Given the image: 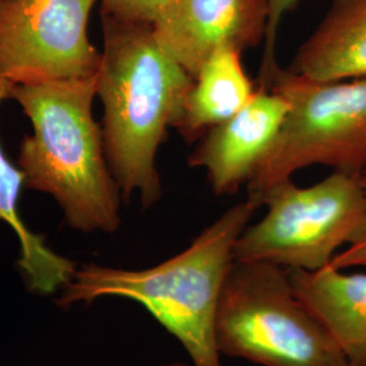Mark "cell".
I'll return each instance as SVG.
<instances>
[{
	"mask_svg": "<svg viewBox=\"0 0 366 366\" xmlns=\"http://www.w3.org/2000/svg\"><path fill=\"white\" fill-rule=\"evenodd\" d=\"M289 102L288 116L247 182L257 209L275 183L311 166L360 175L366 167V79L319 81L278 66L264 86Z\"/></svg>",
	"mask_w": 366,
	"mask_h": 366,
	"instance_id": "obj_5",
	"label": "cell"
},
{
	"mask_svg": "<svg viewBox=\"0 0 366 366\" xmlns=\"http://www.w3.org/2000/svg\"><path fill=\"white\" fill-rule=\"evenodd\" d=\"M262 205L264 216L249 222L237 240L236 261L317 272L330 266L366 220L360 175L340 171L307 187L292 179L275 183Z\"/></svg>",
	"mask_w": 366,
	"mask_h": 366,
	"instance_id": "obj_6",
	"label": "cell"
},
{
	"mask_svg": "<svg viewBox=\"0 0 366 366\" xmlns=\"http://www.w3.org/2000/svg\"><path fill=\"white\" fill-rule=\"evenodd\" d=\"M330 266L342 270L353 267L366 269V220L358 228L350 243L334 257Z\"/></svg>",
	"mask_w": 366,
	"mask_h": 366,
	"instance_id": "obj_16",
	"label": "cell"
},
{
	"mask_svg": "<svg viewBox=\"0 0 366 366\" xmlns=\"http://www.w3.org/2000/svg\"><path fill=\"white\" fill-rule=\"evenodd\" d=\"M95 97V76L16 86L13 99L33 127L19 147L18 167L25 187L52 197L69 228L114 234L122 196L92 116Z\"/></svg>",
	"mask_w": 366,
	"mask_h": 366,
	"instance_id": "obj_3",
	"label": "cell"
},
{
	"mask_svg": "<svg viewBox=\"0 0 366 366\" xmlns=\"http://www.w3.org/2000/svg\"><path fill=\"white\" fill-rule=\"evenodd\" d=\"M164 366H194L192 362H182V361H175V362H170L166 364Z\"/></svg>",
	"mask_w": 366,
	"mask_h": 366,
	"instance_id": "obj_18",
	"label": "cell"
},
{
	"mask_svg": "<svg viewBox=\"0 0 366 366\" xmlns=\"http://www.w3.org/2000/svg\"><path fill=\"white\" fill-rule=\"evenodd\" d=\"M360 181L362 183V186H364V189H365L366 192V167L362 170V172L360 174Z\"/></svg>",
	"mask_w": 366,
	"mask_h": 366,
	"instance_id": "obj_19",
	"label": "cell"
},
{
	"mask_svg": "<svg viewBox=\"0 0 366 366\" xmlns=\"http://www.w3.org/2000/svg\"><path fill=\"white\" fill-rule=\"evenodd\" d=\"M104 49L97 97L104 106L106 157L122 199L151 208L163 196L159 147L178 125L193 76L166 52L154 26L101 13Z\"/></svg>",
	"mask_w": 366,
	"mask_h": 366,
	"instance_id": "obj_1",
	"label": "cell"
},
{
	"mask_svg": "<svg viewBox=\"0 0 366 366\" xmlns=\"http://www.w3.org/2000/svg\"><path fill=\"white\" fill-rule=\"evenodd\" d=\"M266 0H172L154 25L160 46L194 78L220 46L244 52L264 41Z\"/></svg>",
	"mask_w": 366,
	"mask_h": 366,
	"instance_id": "obj_8",
	"label": "cell"
},
{
	"mask_svg": "<svg viewBox=\"0 0 366 366\" xmlns=\"http://www.w3.org/2000/svg\"><path fill=\"white\" fill-rule=\"evenodd\" d=\"M1 1H3V0H0V3H1Z\"/></svg>",
	"mask_w": 366,
	"mask_h": 366,
	"instance_id": "obj_20",
	"label": "cell"
},
{
	"mask_svg": "<svg viewBox=\"0 0 366 366\" xmlns=\"http://www.w3.org/2000/svg\"><path fill=\"white\" fill-rule=\"evenodd\" d=\"M295 292L327 328L352 366H366V273L327 266L288 270Z\"/></svg>",
	"mask_w": 366,
	"mask_h": 366,
	"instance_id": "obj_10",
	"label": "cell"
},
{
	"mask_svg": "<svg viewBox=\"0 0 366 366\" xmlns=\"http://www.w3.org/2000/svg\"><path fill=\"white\" fill-rule=\"evenodd\" d=\"M101 13L118 21L154 26L172 0H98Z\"/></svg>",
	"mask_w": 366,
	"mask_h": 366,
	"instance_id": "obj_14",
	"label": "cell"
},
{
	"mask_svg": "<svg viewBox=\"0 0 366 366\" xmlns=\"http://www.w3.org/2000/svg\"><path fill=\"white\" fill-rule=\"evenodd\" d=\"M267 9H269V19H267V29L266 36L263 41V53H262L261 71H259V86H264L266 80L273 74L277 66V56H275V48H277V34L278 29L284 19V16L292 11L299 0H266Z\"/></svg>",
	"mask_w": 366,
	"mask_h": 366,
	"instance_id": "obj_15",
	"label": "cell"
},
{
	"mask_svg": "<svg viewBox=\"0 0 366 366\" xmlns=\"http://www.w3.org/2000/svg\"><path fill=\"white\" fill-rule=\"evenodd\" d=\"M98 0H3L0 76L14 84L92 78L101 52L89 21Z\"/></svg>",
	"mask_w": 366,
	"mask_h": 366,
	"instance_id": "obj_7",
	"label": "cell"
},
{
	"mask_svg": "<svg viewBox=\"0 0 366 366\" xmlns=\"http://www.w3.org/2000/svg\"><path fill=\"white\" fill-rule=\"evenodd\" d=\"M24 187V172L7 159L0 144V222L7 224L18 239L15 266L29 293L54 299L74 278L78 263L53 251L45 236L29 229L19 212Z\"/></svg>",
	"mask_w": 366,
	"mask_h": 366,
	"instance_id": "obj_13",
	"label": "cell"
},
{
	"mask_svg": "<svg viewBox=\"0 0 366 366\" xmlns=\"http://www.w3.org/2000/svg\"><path fill=\"white\" fill-rule=\"evenodd\" d=\"M242 53L220 46L198 69L175 129L187 143L234 117L258 90L242 61Z\"/></svg>",
	"mask_w": 366,
	"mask_h": 366,
	"instance_id": "obj_12",
	"label": "cell"
},
{
	"mask_svg": "<svg viewBox=\"0 0 366 366\" xmlns=\"http://www.w3.org/2000/svg\"><path fill=\"white\" fill-rule=\"evenodd\" d=\"M16 84L11 83L10 80L0 76V102L6 99H13L14 90Z\"/></svg>",
	"mask_w": 366,
	"mask_h": 366,
	"instance_id": "obj_17",
	"label": "cell"
},
{
	"mask_svg": "<svg viewBox=\"0 0 366 366\" xmlns=\"http://www.w3.org/2000/svg\"><path fill=\"white\" fill-rule=\"evenodd\" d=\"M289 109L281 94L258 86L247 105L199 139L187 164L205 171L216 196H234L270 151Z\"/></svg>",
	"mask_w": 366,
	"mask_h": 366,
	"instance_id": "obj_9",
	"label": "cell"
},
{
	"mask_svg": "<svg viewBox=\"0 0 366 366\" xmlns=\"http://www.w3.org/2000/svg\"><path fill=\"white\" fill-rule=\"evenodd\" d=\"M288 69L319 81L366 79V0H332Z\"/></svg>",
	"mask_w": 366,
	"mask_h": 366,
	"instance_id": "obj_11",
	"label": "cell"
},
{
	"mask_svg": "<svg viewBox=\"0 0 366 366\" xmlns=\"http://www.w3.org/2000/svg\"><path fill=\"white\" fill-rule=\"evenodd\" d=\"M220 354L261 366H352L295 292L288 269L235 261L216 316Z\"/></svg>",
	"mask_w": 366,
	"mask_h": 366,
	"instance_id": "obj_4",
	"label": "cell"
},
{
	"mask_svg": "<svg viewBox=\"0 0 366 366\" xmlns=\"http://www.w3.org/2000/svg\"><path fill=\"white\" fill-rule=\"evenodd\" d=\"M257 208L249 201L225 210L189 247L145 269L99 263L78 266L53 299L61 311L117 297L142 305L179 342L194 366H222L216 345V316L222 289L236 261V244Z\"/></svg>",
	"mask_w": 366,
	"mask_h": 366,
	"instance_id": "obj_2",
	"label": "cell"
}]
</instances>
